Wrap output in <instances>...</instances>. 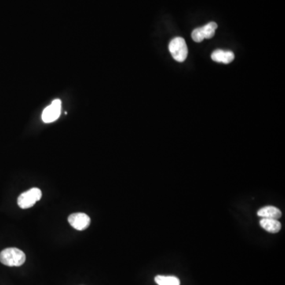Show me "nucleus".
I'll list each match as a JSON object with an SVG mask.
<instances>
[{
    "instance_id": "obj_7",
    "label": "nucleus",
    "mask_w": 285,
    "mask_h": 285,
    "mask_svg": "<svg viewBox=\"0 0 285 285\" xmlns=\"http://www.w3.org/2000/svg\"><path fill=\"white\" fill-rule=\"evenodd\" d=\"M211 57L214 61L228 64V63L233 61L234 59H235V55L231 51H224L221 50V49H217V50L214 51L213 52Z\"/></svg>"
},
{
    "instance_id": "obj_2",
    "label": "nucleus",
    "mask_w": 285,
    "mask_h": 285,
    "mask_svg": "<svg viewBox=\"0 0 285 285\" xmlns=\"http://www.w3.org/2000/svg\"><path fill=\"white\" fill-rule=\"evenodd\" d=\"M169 50L172 57L177 62H184L188 56V48L185 41L182 38H175L171 40L169 45Z\"/></svg>"
},
{
    "instance_id": "obj_8",
    "label": "nucleus",
    "mask_w": 285,
    "mask_h": 285,
    "mask_svg": "<svg viewBox=\"0 0 285 285\" xmlns=\"http://www.w3.org/2000/svg\"><path fill=\"white\" fill-rule=\"evenodd\" d=\"M260 225L263 229L270 233H277L281 228V224L276 219L262 218L260 221Z\"/></svg>"
},
{
    "instance_id": "obj_6",
    "label": "nucleus",
    "mask_w": 285,
    "mask_h": 285,
    "mask_svg": "<svg viewBox=\"0 0 285 285\" xmlns=\"http://www.w3.org/2000/svg\"><path fill=\"white\" fill-rule=\"evenodd\" d=\"M68 222L75 229L83 231L90 224V218L85 213H77L70 215Z\"/></svg>"
},
{
    "instance_id": "obj_4",
    "label": "nucleus",
    "mask_w": 285,
    "mask_h": 285,
    "mask_svg": "<svg viewBox=\"0 0 285 285\" xmlns=\"http://www.w3.org/2000/svg\"><path fill=\"white\" fill-rule=\"evenodd\" d=\"M217 27H218L217 24L212 22V23L205 25L202 28L195 29L192 32L193 40L198 42V43H200L204 39H210V38H213Z\"/></svg>"
},
{
    "instance_id": "obj_10",
    "label": "nucleus",
    "mask_w": 285,
    "mask_h": 285,
    "mask_svg": "<svg viewBox=\"0 0 285 285\" xmlns=\"http://www.w3.org/2000/svg\"><path fill=\"white\" fill-rule=\"evenodd\" d=\"M155 281L158 285H180L178 278L173 276H157Z\"/></svg>"
},
{
    "instance_id": "obj_9",
    "label": "nucleus",
    "mask_w": 285,
    "mask_h": 285,
    "mask_svg": "<svg viewBox=\"0 0 285 285\" xmlns=\"http://www.w3.org/2000/svg\"><path fill=\"white\" fill-rule=\"evenodd\" d=\"M281 212L279 211V209L273 207V206H266V207L262 208L257 212V216H260L261 218L278 220L281 217Z\"/></svg>"
},
{
    "instance_id": "obj_3",
    "label": "nucleus",
    "mask_w": 285,
    "mask_h": 285,
    "mask_svg": "<svg viewBox=\"0 0 285 285\" xmlns=\"http://www.w3.org/2000/svg\"><path fill=\"white\" fill-rule=\"evenodd\" d=\"M42 197L41 190L38 188H32L28 191L21 194L18 198V205L21 209H26L31 208L36 202L41 200Z\"/></svg>"
},
{
    "instance_id": "obj_5",
    "label": "nucleus",
    "mask_w": 285,
    "mask_h": 285,
    "mask_svg": "<svg viewBox=\"0 0 285 285\" xmlns=\"http://www.w3.org/2000/svg\"><path fill=\"white\" fill-rule=\"evenodd\" d=\"M61 111V101L56 99L46 107L42 113V120L45 123H51L59 118Z\"/></svg>"
},
{
    "instance_id": "obj_1",
    "label": "nucleus",
    "mask_w": 285,
    "mask_h": 285,
    "mask_svg": "<svg viewBox=\"0 0 285 285\" xmlns=\"http://www.w3.org/2000/svg\"><path fill=\"white\" fill-rule=\"evenodd\" d=\"M25 261L26 254L18 248H7L0 253V262L7 266H21Z\"/></svg>"
}]
</instances>
